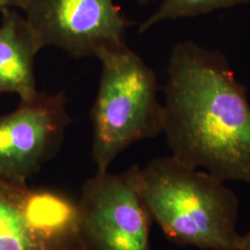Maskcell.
I'll list each match as a JSON object with an SVG mask.
<instances>
[{
    "mask_svg": "<svg viewBox=\"0 0 250 250\" xmlns=\"http://www.w3.org/2000/svg\"><path fill=\"white\" fill-rule=\"evenodd\" d=\"M0 250H69L62 217L48 191L0 179Z\"/></svg>",
    "mask_w": 250,
    "mask_h": 250,
    "instance_id": "cell-7",
    "label": "cell"
},
{
    "mask_svg": "<svg viewBox=\"0 0 250 250\" xmlns=\"http://www.w3.org/2000/svg\"><path fill=\"white\" fill-rule=\"evenodd\" d=\"M0 26V93H14L21 100L36 92L35 59L42 48L26 20L11 9H3Z\"/></svg>",
    "mask_w": 250,
    "mask_h": 250,
    "instance_id": "cell-8",
    "label": "cell"
},
{
    "mask_svg": "<svg viewBox=\"0 0 250 250\" xmlns=\"http://www.w3.org/2000/svg\"><path fill=\"white\" fill-rule=\"evenodd\" d=\"M72 122L62 92H36L0 117V179L25 185L60 150Z\"/></svg>",
    "mask_w": 250,
    "mask_h": 250,
    "instance_id": "cell-6",
    "label": "cell"
},
{
    "mask_svg": "<svg viewBox=\"0 0 250 250\" xmlns=\"http://www.w3.org/2000/svg\"><path fill=\"white\" fill-rule=\"evenodd\" d=\"M239 250H250V229L249 232L242 235Z\"/></svg>",
    "mask_w": 250,
    "mask_h": 250,
    "instance_id": "cell-11",
    "label": "cell"
},
{
    "mask_svg": "<svg viewBox=\"0 0 250 250\" xmlns=\"http://www.w3.org/2000/svg\"><path fill=\"white\" fill-rule=\"evenodd\" d=\"M139 4H142V5H145V4H148V3H150V2H153V1H155V0H136Z\"/></svg>",
    "mask_w": 250,
    "mask_h": 250,
    "instance_id": "cell-12",
    "label": "cell"
},
{
    "mask_svg": "<svg viewBox=\"0 0 250 250\" xmlns=\"http://www.w3.org/2000/svg\"><path fill=\"white\" fill-rule=\"evenodd\" d=\"M25 0H0V11L3 9L19 8L22 9Z\"/></svg>",
    "mask_w": 250,
    "mask_h": 250,
    "instance_id": "cell-10",
    "label": "cell"
},
{
    "mask_svg": "<svg viewBox=\"0 0 250 250\" xmlns=\"http://www.w3.org/2000/svg\"><path fill=\"white\" fill-rule=\"evenodd\" d=\"M162 106L170 157L224 183L250 185V99L224 54L179 42Z\"/></svg>",
    "mask_w": 250,
    "mask_h": 250,
    "instance_id": "cell-1",
    "label": "cell"
},
{
    "mask_svg": "<svg viewBox=\"0 0 250 250\" xmlns=\"http://www.w3.org/2000/svg\"><path fill=\"white\" fill-rule=\"evenodd\" d=\"M246 3H250V0H162L158 9L140 25L139 32L145 33L165 21L193 18Z\"/></svg>",
    "mask_w": 250,
    "mask_h": 250,
    "instance_id": "cell-9",
    "label": "cell"
},
{
    "mask_svg": "<svg viewBox=\"0 0 250 250\" xmlns=\"http://www.w3.org/2000/svg\"><path fill=\"white\" fill-rule=\"evenodd\" d=\"M140 191L152 220L172 243L205 250H239V201L224 182L170 156L141 169Z\"/></svg>",
    "mask_w": 250,
    "mask_h": 250,
    "instance_id": "cell-2",
    "label": "cell"
},
{
    "mask_svg": "<svg viewBox=\"0 0 250 250\" xmlns=\"http://www.w3.org/2000/svg\"><path fill=\"white\" fill-rule=\"evenodd\" d=\"M140 171L137 165L121 173L98 170L83 184L77 209L87 250H151Z\"/></svg>",
    "mask_w": 250,
    "mask_h": 250,
    "instance_id": "cell-4",
    "label": "cell"
},
{
    "mask_svg": "<svg viewBox=\"0 0 250 250\" xmlns=\"http://www.w3.org/2000/svg\"><path fill=\"white\" fill-rule=\"evenodd\" d=\"M99 60L102 71L90 117L92 156L102 171L129 146L163 133V106L155 72L127 45Z\"/></svg>",
    "mask_w": 250,
    "mask_h": 250,
    "instance_id": "cell-3",
    "label": "cell"
},
{
    "mask_svg": "<svg viewBox=\"0 0 250 250\" xmlns=\"http://www.w3.org/2000/svg\"><path fill=\"white\" fill-rule=\"evenodd\" d=\"M22 10L42 49L56 46L77 59L124 47L132 24L113 0H25Z\"/></svg>",
    "mask_w": 250,
    "mask_h": 250,
    "instance_id": "cell-5",
    "label": "cell"
}]
</instances>
